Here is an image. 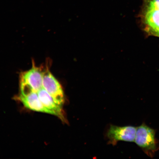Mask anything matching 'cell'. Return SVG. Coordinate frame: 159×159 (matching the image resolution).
<instances>
[{"label": "cell", "instance_id": "cell-1", "mask_svg": "<svg viewBox=\"0 0 159 159\" xmlns=\"http://www.w3.org/2000/svg\"><path fill=\"white\" fill-rule=\"evenodd\" d=\"M43 69L44 64L37 66L33 61L30 69L20 73V94L26 95L33 92L37 93L43 88Z\"/></svg>", "mask_w": 159, "mask_h": 159}, {"label": "cell", "instance_id": "cell-2", "mask_svg": "<svg viewBox=\"0 0 159 159\" xmlns=\"http://www.w3.org/2000/svg\"><path fill=\"white\" fill-rule=\"evenodd\" d=\"M51 63L48 59L44 64L43 87L57 104L63 106L65 101L64 93L60 83L51 72Z\"/></svg>", "mask_w": 159, "mask_h": 159}, {"label": "cell", "instance_id": "cell-3", "mask_svg": "<svg viewBox=\"0 0 159 159\" xmlns=\"http://www.w3.org/2000/svg\"><path fill=\"white\" fill-rule=\"evenodd\" d=\"M134 142L148 155L154 153L157 148L155 130L145 124L137 128Z\"/></svg>", "mask_w": 159, "mask_h": 159}, {"label": "cell", "instance_id": "cell-4", "mask_svg": "<svg viewBox=\"0 0 159 159\" xmlns=\"http://www.w3.org/2000/svg\"><path fill=\"white\" fill-rule=\"evenodd\" d=\"M136 130L137 128L134 126L120 127L111 125L107 134L109 143L115 145L119 141L134 142Z\"/></svg>", "mask_w": 159, "mask_h": 159}, {"label": "cell", "instance_id": "cell-5", "mask_svg": "<svg viewBox=\"0 0 159 159\" xmlns=\"http://www.w3.org/2000/svg\"><path fill=\"white\" fill-rule=\"evenodd\" d=\"M37 93L42 103L52 112L53 115L58 117L63 122L67 123V121L65 117L63 106L57 104L43 87L40 89Z\"/></svg>", "mask_w": 159, "mask_h": 159}, {"label": "cell", "instance_id": "cell-6", "mask_svg": "<svg viewBox=\"0 0 159 159\" xmlns=\"http://www.w3.org/2000/svg\"><path fill=\"white\" fill-rule=\"evenodd\" d=\"M17 98L26 108L36 112L53 115L52 112L42 103L36 92H32L26 95L20 94Z\"/></svg>", "mask_w": 159, "mask_h": 159}, {"label": "cell", "instance_id": "cell-7", "mask_svg": "<svg viewBox=\"0 0 159 159\" xmlns=\"http://www.w3.org/2000/svg\"><path fill=\"white\" fill-rule=\"evenodd\" d=\"M146 9L159 10V0H144Z\"/></svg>", "mask_w": 159, "mask_h": 159}]
</instances>
